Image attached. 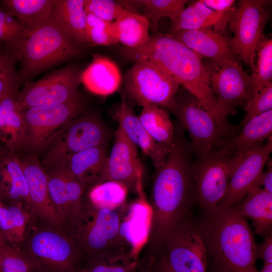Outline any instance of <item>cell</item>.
<instances>
[{"mask_svg":"<svg viewBox=\"0 0 272 272\" xmlns=\"http://www.w3.org/2000/svg\"><path fill=\"white\" fill-rule=\"evenodd\" d=\"M256 62L249 76V90L251 98L271 82L272 39L261 40L256 52Z\"/></svg>","mask_w":272,"mask_h":272,"instance_id":"cell-37","label":"cell"},{"mask_svg":"<svg viewBox=\"0 0 272 272\" xmlns=\"http://www.w3.org/2000/svg\"><path fill=\"white\" fill-rule=\"evenodd\" d=\"M234 162L229 143L197 158L192 165L194 197L205 211L217 207L227 190Z\"/></svg>","mask_w":272,"mask_h":272,"instance_id":"cell-7","label":"cell"},{"mask_svg":"<svg viewBox=\"0 0 272 272\" xmlns=\"http://www.w3.org/2000/svg\"><path fill=\"white\" fill-rule=\"evenodd\" d=\"M143 166L137 147L118 126L114 133V142L108 155L100 182L114 181L125 185L128 189L137 191L142 180Z\"/></svg>","mask_w":272,"mask_h":272,"instance_id":"cell-16","label":"cell"},{"mask_svg":"<svg viewBox=\"0 0 272 272\" xmlns=\"http://www.w3.org/2000/svg\"><path fill=\"white\" fill-rule=\"evenodd\" d=\"M182 131V129L175 130L173 144L163 165L157 170L153 183L150 235L156 241H163L169 231L184 217L194 196L193 153Z\"/></svg>","mask_w":272,"mask_h":272,"instance_id":"cell-2","label":"cell"},{"mask_svg":"<svg viewBox=\"0 0 272 272\" xmlns=\"http://www.w3.org/2000/svg\"><path fill=\"white\" fill-rule=\"evenodd\" d=\"M7 12L30 28L51 17L55 0H5Z\"/></svg>","mask_w":272,"mask_h":272,"instance_id":"cell-34","label":"cell"},{"mask_svg":"<svg viewBox=\"0 0 272 272\" xmlns=\"http://www.w3.org/2000/svg\"><path fill=\"white\" fill-rule=\"evenodd\" d=\"M107 157L106 147L103 145L72 155L60 166L85 188L99 183Z\"/></svg>","mask_w":272,"mask_h":272,"instance_id":"cell-23","label":"cell"},{"mask_svg":"<svg viewBox=\"0 0 272 272\" xmlns=\"http://www.w3.org/2000/svg\"><path fill=\"white\" fill-rule=\"evenodd\" d=\"M112 26L118 43L128 48H136L148 40L150 24L143 15L125 10L114 22Z\"/></svg>","mask_w":272,"mask_h":272,"instance_id":"cell-29","label":"cell"},{"mask_svg":"<svg viewBox=\"0 0 272 272\" xmlns=\"http://www.w3.org/2000/svg\"><path fill=\"white\" fill-rule=\"evenodd\" d=\"M128 191L122 183L105 181L92 186L88 195L93 207L114 210L124 203Z\"/></svg>","mask_w":272,"mask_h":272,"instance_id":"cell-36","label":"cell"},{"mask_svg":"<svg viewBox=\"0 0 272 272\" xmlns=\"http://www.w3.org/2000/svg\"><path fill=\"white\" fill-rule=\"evenodd\" d=\"M81 82L91 92L100 96L110 95L121 82L119 70L110 59L95 55L92 62L81 73Z\"/></svg>","mask_w":272,"mask_h":272,"instance_id":"cell-25","label":"cell"},{"mask_svg":"<svg viewBox=\"0 0 272 272\" xmlns=\"http://www.w3.org/2000/svg\"><path fill=\"white\" fill-rule=\"evenodd\" d=\"M47 174L49 195L62 225L77 226L83 214L84 187L62 167L51 168Z\"/></svg>","mask_w":272,"mask_h":272,"instance_id":"cell-17","label":"cell"},{"mask_svg":"<svg viewBox=\"0 0 272 272\" xmlns=\"http://www.w3.org/2000/svg\"><path fill=\"white\" fill-rule=\"evenodd\" d=\"M256 259H261L264 264L272 263V235L265 238L263 242L256 244Z\"/></svg>","mask_w":272,"mask_h":272,"instance_id":"cell-44","label":"cell"},{"mask_svg":"<svg viewBox=\"0 0 272 272\" xmlns=\"http://www.w3.org/2000/svg\"><path fill=\"white\" fill-rule=\"evenodd\" d=\"M158 272H174L168 263L166 258L161 261Z\"/></svg>","mask_w":272,"mask_h":272,"instance_id":"cell-47","label":"cell"},{"mask_svg":"<svg viewBox=\"0 0 272 272\" xmlns=\"http://www.w3.org/2000/svg\"><path fill=\"white\" fill-rule=\"evenodd\" d=\"M8 46L21 62L19 79L23 80L79 55L83 47L51 17L25 28L20 38Z\"/></svg>","mask_w":272,"mask_h":272,"instance_id":"cell-4","label":"cell"},{"mask_svg":"<svg viewBox=\"0 0 272 272\" xmlns=\"http://www.w3.org/2000/svg\"><path fill=\"white\" fill-rule=\"evenodd\" d=\"M81 72L75 65H68L42 79L26 84L18 93L17 100L23 111L37 106L53 105L66 102L80 93Z\"/></svg>","mask_w":272,"mask_h":272,"instance_id":"cell-11","label":"cell"},{"mask_svg":"<svg viewBox=\"0 0 272 272\" xmlns=\"http://www.w3.org/2000/svg\"><path fill=\"white\" fill-rule=\"evenodd\" d=\"M87 13L107 22H113L126 10L118 1L85 0Z\"/></svg>","mask_w":272,"mask_h":272,"instance_id":"cell-40","label":"cell"},{"mask_svg":"<svg viewBox=\"0 0 272 272\" xmlns=\"http://www.w3.org/2000/svg\"><path fill=\"white\" fill-rule=\"evenodd\" d=\"M170 110L188 131L191 149L197 158L227 145L231 141L214 116L187 91L176 95L175 104Z\"/></svg>","mask_w":272,"mask_h":272,"instance_id":"cell-6","label":"cell"},{"mask_svg":"<svg viewBox=\"0 0 272 272\" xmlns=\"http://www.w3.org/2000/svg\"><path fill=\"white\" fill-rule=\"evenodd\" d=\"M271 1L240 0L228 24L234 34L230 40L234 52L252 69L263 29L269 19L265 6Z\"/></svg>","mask_w":272,"mask_h":272,"instance_id":"cell-9","label":"cell"},{"mask_svg":"<svg viewBox=\"0 0 272 272\" xmlns=\"http://www.w3.org/2000/svg\"><path fill=\"white\" fill-rule=\"evenodd\" d=\"M113 117L130 141L150 158L156 170L160 169L170 148L158 143L150 135L125 100L116 106Z\"/></svg>","mask_w":272,"mask_h":272,"instance_id":"cell-19","label":"cell"},{"mask_svg":"<svg viewBox=\"0 0 272 272\" xmlns=\"http://www.w3.org/2000/svg\"><path fill=\"white\" fill-rule=\"evenodd\" d=\"M28 220L27 212L20 203L10 207L0 206V231L5 241L12 245L22 243L24 239Z\"/></svg>","mask_w":272,"mask_h":272,"instance_id":"cell-35","label":"cell"},{"mask_svg":"<svg viewBox=\"0 0 272 272\" xmlns=\"http://www.w3.org/2000/svg\"><path fill=\"white\" fill-rule=\"evenodd\" d=\"M163 242L166 258L174 272H207V253L198 229L183 217L169 231Z\"/></svg>","mask_w":272,"mask_h":272,"instance_id":"cell-12","label":"cell"},{"mask_svg":"<svg viewBox=\"0 0 272 272\" xmlns=\"http://www.w3.org/2000/svg\"><path fill=\"white\" fill-rule=\"evenodd\" d=\"M121 53L129 61L153 63L163 69L214 116L225 135L232 134L233 128L221 113L201 56L170 34L161 33L150 35L141 47H123Z\"/></svg>","mask_w":272,"mask_h":272,"instance_id":"cell-1","label":"cell"},{"mask_svg":"<svg viewBox=\"0 0 272 272\" xmlns=\"http://www.w3.org/2000/svg\"><path fill=\"white\" fill-rule=\"evenodd\" d=\"M2 204L1 200V197H0V206ZM6 244L5 240L3 238V236L2 235V234L0 231V245H3Z\"/></svg>","mask_w":272,"mask_h":272,"instance_id":"cell-50","label":"cell"},{"mask_svg":"<svg viewBox=\"0 0 272 272\" xmlns=\"http://www.w3.org/2000/svg\"><path fill=\"white\" fill-rule=\"evenodd\" d=\"M272 110L256 116L243 125L240 133L233 137L229 146L234 155L271 137Z\"/></svg>","mask_w":272,"mask_h":272,"instance_id":"cell-32","label":"cell"},{"mask_svg":"<svg viewBox=\"0 0 272 272\" xmlns=\"http://www.w3.org/2000/svg\"><path fill=\"white\" fill-rule=\"evenodd\" d=\"M124 9L133 12L140 10L141 15L149 21L150 28L158 32L159 21L163 17L175 21L188 1L186 0H132L118 1Z\"/></svg>","mask_w":272,"mask_h":272,"instance_id":"cell-30","label":"cell"},{"mask_svg":"<svg viewBox=\"0 0 272 272\" xmlns=\"http://www.w3.org/2000/svg\"><path fill=\"white\" fill-rule=\"evenodd\" d=\"M133 264L122 255L105 258L97 263L92 272H132Z\"/></svg>","mask_w":272,"mask_h":272,"instance_id":"cell-43","label":"cell"},{"mask_svg":"<svg viewBox=\"0 0 272 272\" xmlns=\"http://www.w3.org/2000/svg\"><path fill=\"white\" fill-rule=\"evenodd\" d=\"M23 24L7 12L0 11V40L12 44L22 36Z\"/></svg>","mask_w":272,"mask_h":272,"instance_id":"cell-42","label":"cell"},{"mask_svg":"<svg viewBox=\"0 0 272 272\" xmlns=\"http://www.w3.org/2000/svg\"><path fill=\"white\" fill-rule=\"evenodd\" d=\"M139 118L156 142L170 149L174 142L175 129L164 108L154 104L145 105Z\"/></svg>","mask_w":272,"mask_h":272,"instance_id":"cell-33","label":"cell"},{"mask_svg":"<svg viewBox=\"0 0 272 272\" xmlns=\"http://www.w3.org/2000/svg\"><path fill=\"white\" fill-rule=\"evenodd\" d=\"M271 137L235 155L232 174L226 194L217 207L229 208L240 202L255 184L272 151Z\"/></svg>","mask_w":272,"mask_h":272,"instance_id":"cell-15","label":"cell"},{"mask_svg":"<svg viewBox=\"0 0 272 272\" xmlns=\"http://www.w3.org/2000/svg\"><path fill=\"white\" fill-rule=\"evenodd\" d=\"M128 98L142 106L154 104L172 108L180 85L170 74L153 63L135 62L126 72L123 81Z\"/></svg>","mask_w":272,"mask_h":272,"instance_id":"cell-8","label":"cell"},{"mask_svg":"<svg viewBox=\"0 0 272 272\" xmlns=\"http://www.w3.org/2000/svg\"><path fill=\"white\" fill-rule=\"evenodd\" d=\"M233 206L240 214L251 220L255 233L265 238L272 235V193L254 185Z\"/></svg>","mask_w":272,"mask_h":272,"instance_id":"cell-24","label":"cell"},{"mask_svg":"<svg viewBox=\"0 0 272 272\" xmlns=\"http://www.w3.org/2000/svg\"><path fill=\"white\" fill-rule=\"evenodd\" d=\"M240 61L217 62L210 60L204 63L210 87L221 113L226 119L236 106L244 104L251 98L249 75L243 70Z\"/></svg>","mask_w":272,"mask_h":272,"instance_id":"cell-13","label":"cell"},{"mask_svg":"<svg viewBox=\"0 0 272 272\" xmlns=\"http://www.w3.org/2000/svg\"><path fill=\"white\" fill-rule=\"evenodd\" d=\"M198 229L221 272H257L256 243L246 221L234 206L206 211Z\"/></svg>","mask_w":272,"mask_h":272,"instance_id":"cell-3","label":"cell"},{"mask_svg":"<svg viewBox=\"0 0 272 272\" xmlns=\"http://www.w3.org/2000/svg\"><path fill=\"white\" fill-rule=\"evenodd\" d=\"M18 93L0 97V139L11 150L24 145L25 141L24 118L17 100Z\"/></svg>","mask_w":272,"mask_h":272,"instance_id":"cell-26","label":"cell"},{"mask_svg":"<svg viewBox=\"0 0 272 272\" xmlns=\"http://www.w3.org/2000/svg\"><path fill=\"white\" fill-rule=\"evenodd\" d=\"M2 272H32V267L25 255L12 246L0 245Z\"/></svg>","mask_w":272,"mask_h":272,"instance_id":"cell-41","label":"cell"},{"mask_svg":"<svg viewBox=\"0 0 272 272\" xmlns=\"http://www.w3.org/2000/svg\"><path fill=\"white\" fill-rule=\"evenodd\" d=\"M0 169H1V164H0Z\"/></svg>","mask_w":272,"mask_h":272,"instance_id":"cell-52","label":"cell"},{"mask_svg":"<svg viewBox=\"0 0 272 272\" xmlns=\"http://www.w3.org/2000/svg\"><path fill=\"white\" fill-rule=\"evenodd\" d=\"M7 54H2L0 52V67L4 62Z\"/></svg>","mask_w":272,"mask_h":272,"instance_id":"cell-49","label":"cell"},{"mask_svg":"<svg viewBox=\"0 0 272 272\" xmlns=\"http://www.w3.org/2000/svg\"><path fill=\"white\" fill-rule=\"evenodd\" d=\"M87 16L85 0H55L51 18L83 47Z\"/></svg>","mask_w":272,"mask_h":272,"instance_id":"cell-27","label":"cell"},{"mask_svg":"<svg viewBox=\"0 0 272 272\" xmlns=\"http://www.w3.org/2000/svg\"><path fill=\"white\" fill-rule=\"evenodd\" d=\"M267 169L262 172L255 185L259 186L267 192L272 193V163L268 159L266 162Z\"/></svg>","mask_w":272,"mask_h":272,"instance_id":"cell-46","label":"cell"},{"mask_svg":"<svg viewBox=\"0 0 272 272\" xmlns=\"http://www.w3.org/2000/svg\"><path fill=\"white\" fill-rule=\"evenodd\" d=\"M29 257L32 267L46 272H67L77 257L73 242L52 229H41L33 234L28 242Z\"/></svg>","mask_w":272,"mask_h":272,"instance_id":"cell-14","label":"cell"},{"mask_svg":"<svg viewBox=\"0 0 272 272\" xmlns=\"http://www.w3.org/2000/svg\"><path fill=\"white\" fill-rule=\"evenodd\" d=\"M81 114L61 127L44 147V168L60 166L75 154L105 144L108 134L103 124L94 116Z\"/></svg>","mask_w":272,"mask_h":272,"instance_id":"cell-5","label":"cell"},{"mask_svg":"<svg viewBox=\"0 0 272 272\" xmlns=\"http://www.w3.org/2000/svg\"><path fill=\"white\" fill-rule=\"evenodd\" d=\"M137 192L139 197L129 207L128 214L120 222L119 228V237L130 245L134 256L148 241L153 222L152 207L145 198L142 183L139 185Z\"/></svg>","mask_w":272,"mask_h":272,"instance_id":"cell-22","label":"cell"},{"mask_svg":"<svg viewBox=\"0 0 272 272\" xmlns=\"http://www.w3.org/2000/svg\"><path fill=\"white\" fill-rule=\"evenodd\" d=\"M2 253L0 250V272H2Z\"/></svg>","mask_w":272,"mask_h":272,"instance_id":"cell-51","label":"cell"},{"mask_svg":"<svg viewBox=\"0 0 272 272\" xmlns=\"http://www.w3.org/2000/svg\"><path fill=\"white\" fill-rule=\"evenodd\" d=\"M18 158L27 181L32 211L50 225L61 227L62 224L49 193L48 174L41 162L34 154Z\"/></svg>","mask_w":272,"mask_h":272,"instance_id":"cell-18","label":"cell"},{"mask_svg":"<svg viewBox=\"0 0 272 272\" xmlns=\"http://www.w3.org/2000/svg\"><path fill=\"white\" fill-rule=\"evenodd\" d=\"M257 272H272V263L263 264L261 269Z\"/></svg>","mask_w":272,"mask_h":272,"instance_id":"cell-48","label":"cell"},{"mask_svg":"<svg viewBox=\"0 0 272 272\" xmlns=\"http://www.w3.org/2000/svg\"><path fill=\"white\" fill-rule=\"evenodd\" d=\"M1 164V185L6 195L16 203H30L27 181L17 157L9 154Z\"/></svg>","mask_w":272,"mask_h":272,"instance_id":"cell-31","label":"cell"},{"mask_svg":"<svg viewBox=\"0 0 272 272\" xmlns=\"http://www.w3.org/2000/svg\"><path fill=\"white\" fill-rule=\"evenodd\" d=\"M213 11L220 13L234 12L236 8L234 0H200Z\"/></svg>","mask_w":272,"mask_h":272,"instance_id":"cell-45","label":"cell"},{"mask_svg":"<svg viewBox=\"0 0 272 272\" xmlns=\"http://www.w3.org/2000/svg\"><path fill=\"white\" fill-rule=\"evenodd\" d=\"M175 39L200 56L214 61H240L233 51L230 40L210 28L170 33Z\"/></svg>","mask_w":272,"mask_h":272,"instance_id":"cell-21","label":"cell"},{"mask_svg":"<svg viewBox=\"0 0 272 272\" xmlns=\"http://www.w3.org/2000/svg\"><path fill=\"white\" fill-rule=\"evenodd\" d=\"M87 14L85 34L86 45L112 46L118 43L113 31L112 22Z\"/></svg>","mask_w":272,"mask_h":272,"instance_id":"cell-38","label":"cell"},{"mask_svg":"<svg viewBox=\"0 0 272 272\" xmlns=\"http://www.w3.org/2000/svg\"><path fill=\"white\" fill-rule=\"evenodd\" d=\"M86 106L84 98L79 94L63 103L34 106L22 111L26 128L24 145L32 150H42L61 127L82 114Z\"/></svg>","mask_w":272,"mask_h":272,"instance_id":"cell-10","label":"cell"},{"mask_svg":"<svg viewBox=\"0 0 272 272\" xmlns=\"http://www.w3.org/2000/svg\"><path fill=\"white\" fill-rule=\"evenodd\" d=\"M244 109L246 114L241 122L243 126L252 118L272 110V83L247 100L244 103Z\"/></svg>","mask_w":272,"mask_h":272,"instance_id":"cell-39","label":"cell"},{"mask_svg":"<svg viewBox=\"0 0 272 272\" xmlns=\"http://www.w3.org/2000/svg\"><path fill=\"white\" fill-rule=\"evenodd\" d=\"M120 218L115 210L93 207L88 221L77 226L78 238L89 250L102 251L119 237Z\"/></svg>","mask_w":272,"mask_h":272,"instance_id":"cell-20","label":"cell"},{"mask_svg":"<svg viewBox=\"0 0 272 272\" xmlns=\"http://www.w3.org/2000/svg\"><path fill=\"white\" fill-rule=\"evenodd\" d=\"M226 13L212 10L200 1L192 2L172 23L171 32L213 27L218 30L224 25Z\"/></svg>","mask_w":272,"mask_h":272,"instance_id":"cell-28","label":"cell"}]
</instances>
